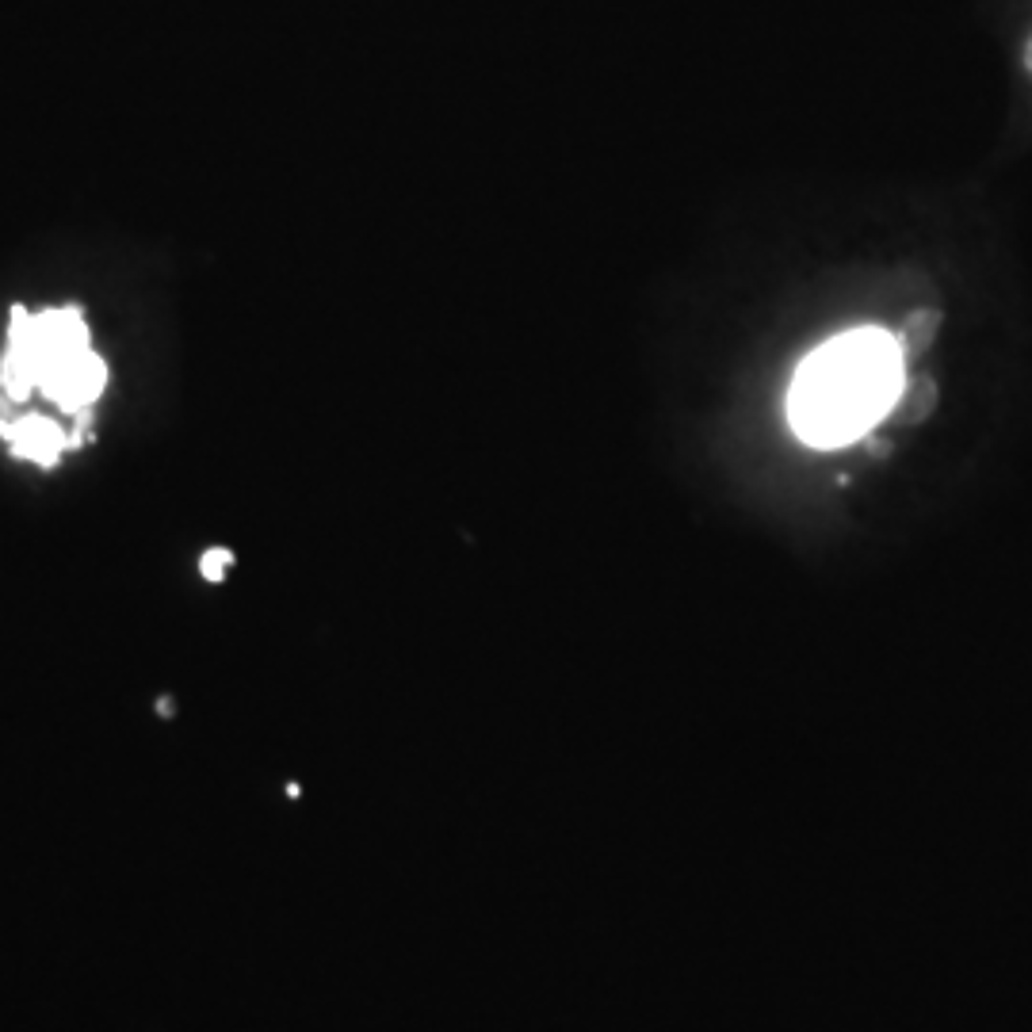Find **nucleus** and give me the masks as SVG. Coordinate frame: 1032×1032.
<instances>
[{
	"label": "nucleus",
	"mask_w": 1032,
	"mask_h": 1032,
	"mask_svg": "<svg viewBox=\"0 0 1032 1032\" xmlns=\"http://www.w3.org/2000/svg\"><path fill=\"white\" fill-rule=\"evenodd\" d=\"M230 562H234L230 551H207V555H203V578L222 581V570H226Z\"/></svg>",
	"instance_id": "20e7f679"
},
{
	"label": "nucleus",
	"mask_w": 1032,
	"mask_h": 1032,
	"mask_svg": "<svg viewBox=\"0 0 1032 1032\" xmlns=\"http://www.w3.org/2000/svg\"><path fill=\"white\" fill-rule=\"evenodd\" d=\"M906 329H910V333H906V341L899 344V348H903V356H910V352H918V348L929 344L933 329H937V314H914Z\"/></svg>",
	"instance_id": "7ed1b4c3"
},
{
	"label": "nucleus",
	"mask_w": 1032,
	"mask_h": 1032,
	"mask_svg": "<svg viewBox=\"0 0 1032 1032\" xmlns=\"http://www.w3.org/2000/svg\"><path fill=\"white\" fill-rule=\"evenodd\" d=\"M1025 62H1029V69H1032V43H1029V50H1025Z\"/></svg>",
	"instance_id": "39448f33"
},
{
	"label": "nucleus",
	"mask_w": 1032,
	"mask_h": 1032,
	"mask_svg": "<svg viewBox=\"0 0 1032 1032\" xmlns=\"http://www.w3.org/2000/svg\"><path fill=\"white\" fill-rule=\"evenodd\" d=\"M903 348L883 329H853L811 352L788 394L792 429L815 448L849 444L903 394Z\"/></svg>",
	"instance_id": "f257e3e1"
},
{
	"label": "nucleus",
	"mask_w": 1032,
	"mask_h": 1032,
	"mask_svg": "<svg viewBox=\"0 0 1032 1032\" xmlns=\"http://www.w3.org/2000/svg\"><path fill=\"white\" fill-rule=\"evenodd\" d=\"M0 432L8 436L12 452L20 455V459L39 463V467H54V463L62 459L65 448H69V440H65V432L58 429V421L39 417V413H27L16 425H0Z\"/></svg>",
	"instance_id": "f03ea898"
}]
</instances>
